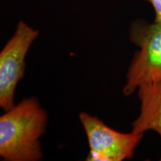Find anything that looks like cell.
<instances>
[{"instance_id": "1", "label": "cell", "mask_w": 161, "mask_h": 161, "mask_svg": "<svg viewBox=\"0 0 161 161\" xmlns=\"http://www.w3.org/2000/svg\"><path fill=\"white\" fill-rule=\"evenodd\" d=\"M47 114L37 98H29L0 117V156L7 161H38L40 138L46 131Z\"/></svg>"}, {"instance_id": "2", "label": "cell", "mask_w": 161, "mask_h": 161, "mask_svg": "<svg viewBox=\"0 0 161 161\" xmlns=\"http://www.w3.org/2000/svg\"><path fill=\"white\" fill-rule=\"evenodd\" d=\"M130 40L139 48L131 60L122 92L128 96L140 86L161 81V23L142 19L131 23Z\"/></svg>"}, {"instance_id": "3", "label": "cell", "mask_w": 161, "mask_h": 161, "mask_svg": "<svg viewBox=\"0 0 161 161\" xmlns=\"http://www.w3.org/2000/svg\"><path fill=\"white\" fill-rule=\"evenodd\" d=\"M39 34L38 30L20 20L14 35L2 49L0 53V107L5 111L15 105L16 88L24 75L26 55Z\"/></svg>"}, {"instance_id": "4", "label": "cell", "mask_w": 161, "mask_h": 161, "mask_svg": "<svg viewBox=\"0 0 161 161\" xmlns=\"http://www.w3.org/2000/svg\"><path fill=\"white\" fill-rule=\"evenodd\" d=\"M79 119L89 144L87 161H122L132 158L143 136L132 131L119 132L84 112L80 113Z\"/></svg>"}, {"instance_id": "5", "label": "cell", "mask_w": 161, "mask_h": 161, "mask_svg": "<svg viewBox=\"0 0 161 161\" xmlns=\"http://www.w3.org/2000/svg\"><path fill=\"white\" fill-rule=\"evenodd\" d=\"M140 115L132 122V132L143 134L154 130L161 137V81L140 86L137 89Z\"/></svg>"}, {"instance_id": "6", "label": "cell", "mask_w": 161, "mask_h": 161, "mask_svg": "<svg viewBox=\"0 0 161 161\" xmlns=\"http://www.w3.org/2000/svg\"><path fill=\"white\" fill-rule=\"evenodd\" d=\"M146 1L149 3L154 10L155 18L154 22L161 23V0H146Z\"/></svg>"}]
</instances>
